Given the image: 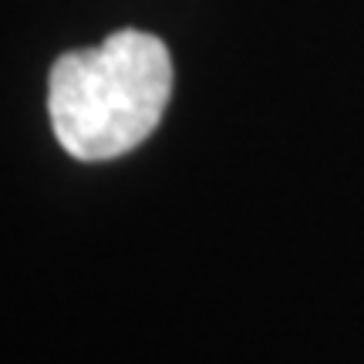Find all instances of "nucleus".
Masks as SVG:
<instances>
[{
    "label": "nucleus",
    "instance_id": "f257e3e1",
    "mask_svg": "<svg viewBox=\"0 0 364 364\" xmlns=\"http://www.w3.org/2000/svg\"><path fill=\"white\" fill-rule=\"evenodd\" d=\"M172 95V54L145 31H115L98 48L65 51L51 65L48 115L58 142L81 162L139 149Z\"/></svg>",
    "mask_w": 364,
    "mask_h": 364
}]
</instances>
